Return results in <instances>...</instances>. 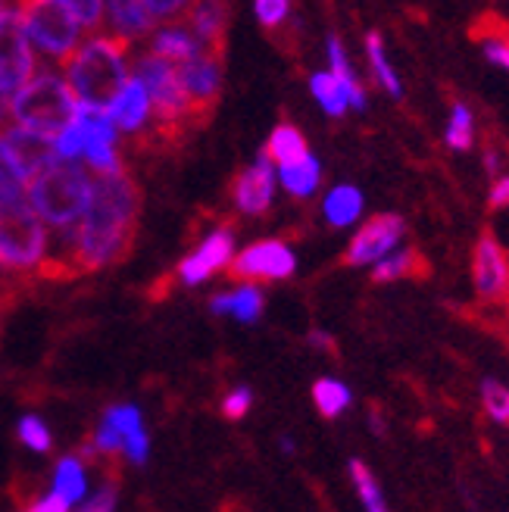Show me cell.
I'll return each mask as SVG.
<instances>
[{"label":"cell","mask_w":509,"mask_h":512,"mask_svg":"<svg viewBox=\"0 0 509 512\" xmlns=\"http://www.w3.org/2000/svg\"><path fill=\"white\" fill-rule=\"evenodd\" d=\"M141 213V191L125 169L97 172L75 235V272H97L129 253Z\"/></svg>","instance_id":"1"},{"label":"cell","mask_w":509,"mask_h":512,"mask_svg":"<svg viewBox=\"0 0 509 512\" xmlns=\"http://www.w3.org/2000/svg\"><path fill=\"white\" fill-rule=\"evenodd\" d=\"M129 44L119 35H94L72 50L66 82L85 107L110 113L122 88L129 85Z\"/></svg>","instance_id":"2"},{"label":"cell","mask_w":509,"mask_h":512,"mask_svg":"<svg viewBox=\"0 0 509 512\" xmlns=\"http://www.w3.org/2000/svg\"><path fill=\"white\" fill-rule=\"evenodd\" d=\"M29 203L35 207V213L50 222L60 232H72V225H79L85 216V207L91 200V182L85 169L69 166L66 160L38 169L29 185Z\"/></svg>","instance_id":"3"},{"label":"cell","mask_w":509,"mask_h":512,"mask_svg":"<svg viewBox=\"0 0 509 512\" xmlns=\"http://www.w3.org/2000/svg\"><path fill=\"white\" fill-rule=\"evenodd\" d=\"M13 122L32 128V132L57 138L63 128H69L79 119V104H75V91L69 82H63L60 75L50 69L35 72L29 82H25L10 104Z\"/></svg>","instance_id":"4"},{"label":"cell","mask_w":509,"mask_h":512,"mask_svg":"<svg viewBox=\"0 0 509 512\" xmlns=\"http://www.w3.org/2000/svg\"><path fill=\"white\" fill-rule=\"evenodd\" d=\"M135 75L141 79V85L147 88L150 107H154V122L157 132L175 138L182 128H188L191 122H200L191 97L182 85V75H178V66L154 50H147L135 60Z\"/></svg>","instance_id":"5"},{"label":"cell","mask_w":509,"mask_h":512,"mask_svg":"<svg viewBox=\"0 0 509 512\" xmlns=\"http://www.w3.org/2000/svg\"><path fill=\"white\" fill-rule=\"evenodd\" d=\"M47 260V232L32 203L22 197L0 200V269L25 272Z\"/></svg>","instance_id":"6"},{"label":"cell","mask_w":509,"mask_h":512,"mask_svg":"<svg viewBox=\"0 0 509 512\" xmlns=\"http://www.w3.org/2000/svg\"><path fill=\"white\" fill-rule=\"evenodd\" d=\"M228 272L241 281H285L297 272V253L288 241L278 238L253 241L250 247L235 253Z\"/></svg>","instance_id":"7"},{"label":"cell","mask_w":509,"mask_h":512,"mask_svg":"<svg viewBox=\"0 0 509 512\" xmlns=\"http://www.w3.org/2000/svg\"><path fill=\"white\" fill-rule=\"evenodd\" d=\"M403 238H406V222L394 213H378L353 232L347 253H344V263L356 269H363V266L372 269L381 256L403 247Z\"/></svg>","instance_id":"8"},{"label":"cell","mask_w":509,"mask_h":512,"mask_svg":"<svg viewBox=\"0 0 509 512\" xmlns=\"http://www.w3.org/2000/svg\"><path fill=\"white\" fill-rule=\"evenodd\" d=\"M35 54L29 44V32L19 13L0 16V88L4 94H16L35 75Z\"/></svg>","instance_id":"9"},{"label":"cell","mask_w":509,"mask_h":512,"mask_svg":"<svg viewBox=\"0 0 509 512\" xmlns=\"http://www.w3.org/2000/svg\"><path fill=\"white\" fill-rule=\"evenodd\" d=\"M472 291L485 306H500L509 294V253L494 235H481L472 247Z\"/></svg>","instance_id":"10"},{"label":"cell","mask_w":509,"mask_h":512,"mask_svg":"<svg viewBox=\"0 0 509 512\" xmlns=\"http://www.w3.org/2000/svg\"><path fill=\"white\" fill-rule=\"evenodd\" d=\"M175 66H178V75H182V85L191 97L197 116H207L216 107L219 91H222V54L203 47L200 54L175 63Z\"/></svg>","instance_id":"11"},{"label":"cell","mask_w":509,"mask_h":512,"mask_svg":"<svg viewBox=\"0 0 509 512\" xmlns=\"http://www.w3.org/2000/svg\"><path fill=\"white\" fill-rule=\"evenodd\" d=\"M235 235L232 228H216L207 238L197 244V250L191 256H185L182 263H178V278H182V285H203L207 278H213L216 272L228 269L235 260Z\"/></svg>","instance_id":"12"},{"label":"cell","mask_w":509,"mask_h":512,"mask_svg":"<svg viewBox=\"0 0 509 512\" xmlns=\"http://www.w3.org/2000/svg\"><path fill=\"white\" fill-rule=\"evenodd\" d=\"M275 191H278V169L266 153H260V157L247 169H241V175L235 178L232 197L241 216H263L272 207Z\"/></svg>","instance_id":"13"},{"label":"cell","mask_w":509,"mask_h":512,"mask_svg":"<svg viewBox=\"0 0 509 512\" xmlns=\"http://www.w3.org/2000/svg\"><path fill=\"white\" fill-rule=\"evenodd\" d=\"M4 141L10 144L13 150V157L16 163L22 166L25 175H35L38 169L44 166H54L60 163V150H57V141H50V135H41V132H32V128H25V125H10L7 132H4Z\"/></svg>","instance_id":"14"},{"label":"cell","mask_w":509,"mask_h":512,"mask_svg":"<svg viewBox=\"0 0 509 512\" xmlns=\"http://www.w3.org/2000/svg\"><path fill=\"white\" fill-rule=\"evenodd\" d=\"M191 32L216 54L225 50V29H228V0H194L185 13Z\"/></svg>","instance_id":"15"},{"label":"cell","mask_w":509,"mask_h":512,"mask_svg":"<svg viewBox=\"0 0 509 512\" xmlns=\"http://www.w3.org/2000/svg\"><path fill=\"white\" fill-rule=\"evenodd\" d=\"M110 119L116 122L119 132H129V135H135V132H144L147 122L154 119V107H150L147 88L141 85L138 75H132L129 85L122 88L119 100H116L113 110H110Z\"/></svg>","instance_id":"16"},{"label":"cell","mask_w":509,"mask_h":512,"mask_svg":"<svg viewBox=\"0 0 509 512\" xmlns=\"http://www.w3.org/2000/svg\"><path fill=\"white\" fill-rule=\"evenodd\" d=\"M263 306H266V297L257 281H241L235 291H222L210 300V310L216 316H232L241 325L257 322L263 316Z\"/></svg>","instance_id":"17"},{"label":"cell","mask_w":509,"mask_h":512,"mask_svg":"<svg viewBox=\"0 0 509 512\" xmlns=\"http://www.w3.org/2000/svg\"><path fill=\"white\" fill-rule=\"evenodd\" d=\"M107 22L113 35L125 41H138L157 29V16L147 10L144 0H107Z\"/></svg>","instance_id":"18"},{"label":"cell","mask_w":509,"mask_h":512,"mask_svg":"<svg viewBox=\"0 0 509 512\" xmlns=\"http://www.w3.org/2000/svg\"><path fill=\"white\" fill-rule=\"evenodd\" d=\"M322 219L332 225V228H353L356 222L363 219V210H366V197L356 185H332L325 194H322Z\"/></svg>","instance_id":"19"},{"label":"cell","mask_w":509,"mask_h":512,"mask_svg":"<svg viewBox=\"0 0 509 512\" xmlns=\"http://www.w3.org/2000/svg\"><path fill=\"white\" fill-rule=\"evenodd\" d=\"M275 169H278V188H285L294 200H310L322 188V160L313 150Z\"/></svg>","instance_id":"20"},{"label":"cell","mask_w":509,"mask_h":512,"mask_svg":"<svg viewBox=\"0 0 509 512\" xmlns=\"http://www.w3.org/2000/svg\"><path fill=\"white\" fill-rule=\"evenodd\" d=\"M207 47L194 32L188 22H178V19H169L163 22L160 29H154V38H150V50L172 63H182L194 54H200V50Z\"/></svg>","instance_id":"21"},{"label":"cell","mask_w":509,"mask_h":512,"mask_svg":"<svg viewBox=\"0 0 509 512\" xmlns=\"http://www.w3.org/2000/svg\"><path fill=\"white\" fill-rule=\"evenodd\" d=\"M310 94H313V100L328 119H341V116H347L353 110L350 91L338 82V75L328 66L310 75Z\"/></svg>","instance_id":"22"},{"label":"cell","mask_w":509,"mask_h":512,"mask_svg":"<svg viewBox=\"0 0 509 512\" xmlns=\"http://www.w3.org/2000/svg\"><path fill=\"white\" fill-rule=\"evenodd\" d=\"M363 47H366V60H369L372 79L378 82V88L385 94H391L394 100H400L403 97V82H400V75H397V69H394V63L388 57V47H385V41H381V35L369 32Z\"/></svg>","instance_id":"23"},{"label":"cell","mask_w":509,"mask_h":512,"mask_svg":"<svg viewBox=\"0 0 509 512\" xmlns=\"http://www.w3.org/2000/svg\"><path fill=\"white\" fill-rule=\"evenodd\" d=\"M325 57H328V69H332L338 75V82L350 91L353 110H366V88H363L360 79H356V72H353V66L347 60V50H344L341 38L328 35V41H325Z\"/></svg>","instance_id":"24"},{"label":"cell","mask_w":509,"mask_h":512,"mask_svg":"<svg viewBox=\"0 0 509 512\" xmlns=\"http://www.w3.org/2000/svg\"><path fill=\"white\" fill-rule=\"evenodd\" d=\"M313 403L319 409L322 419H341L347 409L353 406V391L341 378L325 375L313 384Z\"/></svg>","instance_id":"25"},{"label":"cell","mask_w":509,"mask_h":512,"mask_svg":"<svg viewBox=\"0 0 509 512\" xmlns=\"http://www.w3.org/2000/svg\"><path fill=\"white\" fill-rule=\"evenodd\" d=\"M347 475H350V484H353L356 500H360V506H363L366 512H385V509H388L385 491H381V484H378L375 472L363 463V459H350V463H347Z\"/></svg>","instance_id":"26"},{"label":"cell","mask_w":509,"mask_h":512,"mask_svg":"<svg viewBox=\"0 0 509 512\" xmlns=\"http://www.w3.org/2000/svg\"><path fill=\"white\" fill-rule=\"evenodd\" d=\"M425 266H422V256L410 247H397L391 250L388 256H381V260L372 266V281L378 285H388V281H400V278H413L419 275Z\"/></svg>","instance_id":"27"},{"label":"cell","mask_w":509,"mask_h":512,"mask_svg":"<svg viewBox=\"0 0 509 512\" xmlns=\"http://www.w3.org/2000/svg\"><path fill=\"white\" fill-rule=\"evenodd\" d=\"M307 150H310V144H307V138H303V132H300V128H294V125H288V122L275 125L269 141H266V147H263V153L275 166L291 163V160L303 157Z\"/></svg>","instance_id":"28"},{"label":"cell","mask_w":509,"mask_h":512,"mask_svg":"<svg viewBox=\"0 0 509 512\" xmlns=\"http://www.w3.org/2000/svg\"><path fill=\"white\" fill-rule=\"evenodd\" d=\"M444 144L456 153H466L475 144V113L463 104H453L447 125H444Z\"/></svg>","instance_id":"29"},{"label":"cell","mask_w":509,"mask_h":512,"mask_svg":"<svg viewBox=\"0 0 509 512\" xmlns=\"http://www.w3.org/2000/svg\"><path fill=\"white\" fill-rule=\"evenodd\" d=\"M85 463L79 456H66L60 459V466L54 472V491L66 497L69 503H79L85 497Z\"/></svg>","instance_id":"30"},{"label":"cell","mask_w":509,"mask_h":512,"mask_svg":"<svg viewBox=\"0 0 509 512\" xmlns=\"http://www.w3.org/2000/svg\"><path fill=\"white\" fill-rule=\"evenodd\" d=\"M478 397H481V409H485V416L497 425H509V388L497 378H485L478 388Z\"/></svg>","instance_id":"31"},{"label":"cell","mask_w":509,"mask_h":512,"mask_svg":"<svg viewBox=\"0 0 509 512\" xmlns=\"http://www.w3.org/2000/svg\"><path fill=\"white\" fill-rule=\"evenodd\" d=\"M25 185H29V175H25L22 166L16 163L10 144L0 138V200H4V197H22Z\"/></svg>","instance_id":"32"},{"label":"cell","mask_w":509,"mask_h":512,"mask_svg":"<svg viewBox=\"0 0 509 512\" xmlns=\"http://www.w3.org/2000/svg\"><path fill=\"white\" fill-rule=\"evenodd\" d=\"M478 41H481V54H485V60L509 72V32L506 29H488V32L478 35Z\"/></svg>","instance_id":"33"},{"label":"cell","mask_w":509,"mask_h":512,"mask_svg":"<svg viewBox=\"0 0 509 512\" xmlns=\"http://www.w3.org/2000/svg\"><path fill=\"white\" fill-rule=\"evenodd\" d=\"M253 13L263 29L275 32L291 19V0H253Z\"/></svg>","instance_id":"34"},{"label":"cell","mask_w":509,"mask_h":512,"mask_svg":"<svg viewBox=\"0 0 509 512\" xmlns=\"http://www.w3.org/2000/svg\"><path fill=\"white\" fill-rule=\"evenodd\" d=\"M19 441L25 444V447H32L35 453H47L50 450V428L38 419V416H25L22 422H19Z\"/></svg>","instance_id":"35"},{"label":"cell","mask_w":509,"mask_h":512,"mask_svg":"<svg viewBox=\"0 0 509 512\" xmlns=\"http://www.w3.org/2000/svg\"><path fill=\"white\" fill-rule=\"evenodd\" d=\"M63 4L79 16L85 29H100L107 19V0H63Z\"/></svg>","instance_id":"36"},{"label":"cell","mask_w":509,"mask_h":512,"mask_svg":"<svg viewBox=\"0 0 509 512\" xmlns=\"http://www.w3.org/2000/svg\"><path fill=\"white\" fill-rule=\"evenodd\" d=\"M250 406H253V391L241 384V388L228 391V394L222 397V416H225L228 422H241V419L250 413Z\"/></svg>","instance_id":"37"},{"label":"cell","mask_w":509,"mask_h":512,"mask_svg":"<svg viewBox=\"0 0 509 512\" xmlns=\"http://www.w3.org/2000/svg\"><path fill=\"white\" fill-rule=\"evenodd\" d=\"M94 444H97V453H110V456L122 453V431L110 416H104V422H100Z\"/></svg>","instance_id":"38"},{"label":"cell","mask_w":509,"mask_h":512,"mask_svg":"<svg viewBox=\"0 0 509 512\" xmlns=\"http://www.w3.org/2000/svg\"><path fill=\"white\" fill-rule=\"evenodd\" d=\"M144 4L160 22H169V19H182L194 0H144Z\"/></svg>","instance_id":"39"},{"label":"cell","mask_w":509,"mask_h":512,"mask_svg":"<svg viewBox=\"0 0 509 512\" xmlns=\"http://www.w3.org/2000/svg\"><path fill=\"white\" fill-rule=\"evenodd\" d=\"M488 203L494 210H506L509 207V172L494 175V185L488 191Z\"/></svg>","instance_id":"40"},{"label":"cell","mask_w":509,"mask_h":512,"mask_svg":"<svg viewBox=\"0 0 509 512\" xmlns=\"http://www.w3.org/2000/svg\"><path fill=\"white\" fill-rule=\"evenodd\" d=\"M307 344L316 347V350H322V353H332V350H335V338L328 335V331H322V328H313V331H310V335H307Z\"/></svg>","instance_id":"41"},{"label":"cell","mask_w":509,"mask_h":512,"mask_svg":"<svg viewBox=\"0 0 509 512\" xmlns=\"http://www.w3.org/2000/svg\"><path fill=\"white\" fill-rule=\"evenodd\" d=\"M116 506V488H113V484H110V488H104V491H100L91 503H85V509H91V512H97V509H113Z\"/></svg>","instance_id":"42"},{"label":"cell","mask_w":509,"mask_h":512,"mask_svg":"<svg viewBox=\"0 0 509 512\" xmlns=\"http://www.w3.org/2000/svg\"><path fill=\"white\" fill-rule=\"evenodd\" d=\"M69 506H72V503H69L66 497H60L57 491H54V494H47V497H41L38 503H32V509H41V512H44V509H50V512H63V509H69Z\"/></svg>","instance_id":"43"},{"label":"cell","mask_w":509,"mask_h":512,"mask_svg":"<svg viewBox=\"0 0 509 512\" xmlns=\"http://www.w3.org/2000/svg\"><path fill=\"white\" fill-rule=\"evenodd\" d=\"M485 169H488L491 175H500V153H497V150H488V153H485Z\"/></svg>","instance_id":"44"},{"label":"cell","mask_w":509,"mask_h":512,"mask_svg":"<svg viewBox=\"0 0 509 512\" xmlns=\"http://www.w3.org/2000/svg\"><path fill=\"white\" fill-rule=\"evenodd\" d=\"M369 425H372V431H375V434L385 431V422H381V416H378V413H372V416H369Z\"/></svg>","instance_id":"45"},{"label":"cell","mask_w":509,"mask_h":512,"mask_svg":"<svg viewBox=\"0 0 509 512\" xmlns=\"http://www.w3.org/2000/svg\"><path fill=\"white\" fill-rule=\"evenodd\" d=\"M7 113H10V107H7V94H4V88H0V122L7 119Z\"/></svg>","instance_id":"46"},{"label":"cell","mask_w":509,"mask_h":512,"mask_svg":"<svg viewBox=\"0 0 509 512\" xmlns=\"http://www.w3.org/2000/svg\"><path fill=\"white\" fill-rule=\"evenodd\" d=\"M278 447H282L285 453H294V450H297V444H294V438H282V444H278Z\"/></svg>","instance_id":"47"},{"label":"cell","mask_w":509,"mask_h":512,"mask_svg":"<svg viewBox=\"0 0 509 512\" xmlns=\"http://www.w3.org/2000/svg\"><path fill=\"white\" fill-rule=\"evenodd\" d=\"M500 310H503V322H506V328H509V294H506V300L500 303Z\"/></svg>","instance_id":"48"},{"label":"cell","mask_w":509,"mask_h":512,"mask_svg":"<svg viewBox=\"0 0 509 512\" xmlns=\"http://www.w3.org/2000/svg\"><path fill=\"white\" fill-rule=\"evenodd\" d=\"M4 7H7V0H0V16H4V13H7Z\"/></svg>","instance_id":"49"}]
</instances>
